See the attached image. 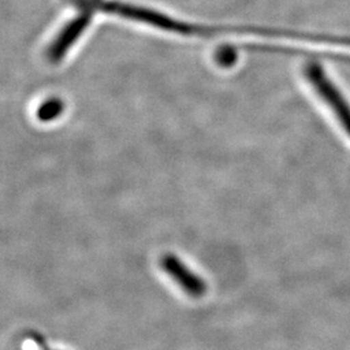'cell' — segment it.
I'll return each mask as SVG.
<instances>
[{
	"mask_svg": "<svg viewBox=\"0 0 350 350\" xmlns=\"http://www.w3.org/2000/svg\"><path fill=\"white\" fill-rule=\"evenodd\" d=\"M161 267L175 283L193 299H200L206 293V283L201 276L195 274L188 266L180 261L174 254H163Z\"/></svg>",
	"mask_w": 350,
	"mask_h": 350,
	"instance_id": "2",
	"label": "cell"
},
{
	"mask_svg": "<svg viewBox=\"0 0 350 350\" xmlns=\"http://www.w3.org/2000/svg\"><path fill=\"white\" fill-rule=\"evenodd\" d=\"M305 77L313 86L315 92L323 99L328 108L334 112L340 125L350 137V107L348 101L325 75L323 66L318 63H309L305 66Z\"/></svg>",
	"mask_w": 350,
	"mask_h": 350,
	"instance_id": "1",
	"label": "cell"
},
{
	"mask_svg": "<svg viewBox=\"0 0 350 350\" xmlns=\"http://www.w3.org/2000/svg\"><path fill=\"white\" fill-rule=\"evenodd\" d=\"M36 338H37L38 345H39V347H42V349L50 350L49 349V347L46 345V341H44L43 338H38V336H36Z\"/></svg>",
	"mask_w": 350,
	"mask_h": 350,
	"instance_id": "4",
	"label": "cell"
},
{
	"mask_svg": "<svg viewBox=\"0 0 350 350\" xmlns=\"http://www.w3.org/2000/svg\"><path fill=\"white\" fill-rule=\"evenodd\" d=\"M63 111V104L60 101H50L46 103L39 111H38V118L40 121H51L55 120Z\"/></svg>",
	"mask_w": 350,
	"mask_h": 350,
	"instance_id": "3",
	"label": "cell"
}]
</instances>
